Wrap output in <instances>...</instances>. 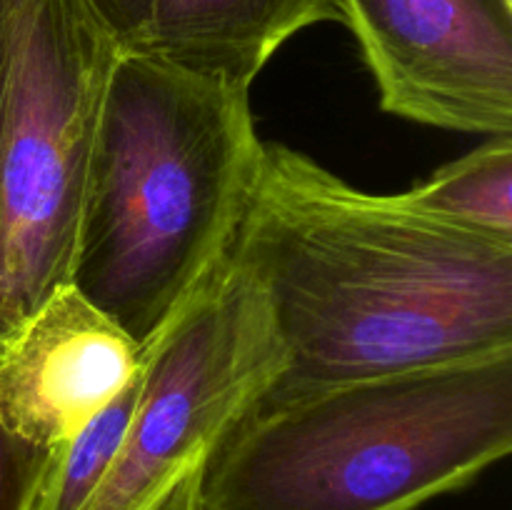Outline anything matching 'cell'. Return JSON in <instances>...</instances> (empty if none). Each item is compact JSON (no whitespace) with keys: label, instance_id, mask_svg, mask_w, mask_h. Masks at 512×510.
<instances>
[{"label":"cell","instance_id":"obj_4","mask_svg":"<svg viewBox=\"0 0 512 510\" xmlns=\"http://www.w3.org/2000/svg\"><path fill=\"white\" fill-rule=\"evenodd\" d=\"M118 50L88 0H8L0 343L70 283L90 148Z\"/></svg>","mask_w":512,"mask_h":510},{"label":"cell","instance_id":"obj_5","mask_svg":"<svg viewBox=\"0 0 512 510\" xmlns=\"http://www.w3.org/2000/svg\"><path fill=\"white\" fill-rule=\"evenodd\" d=\"M283 348L258 285L228 263L145 348L128 435L83 510H158L265 398Z\"/></svg>","mask_w":512,"mask_h":510},{"label":"cell","instance_id":"obj_6","mask_svg":"<svg viewBox=\"0 0 512 510\" xmlns=\"http://www.w3.org/2000/svg\"><path fill=\"white\" fill-rule=\"evenodd\" d=\"M380 105L430 128L512 135V0H340Z\"/></svg>","mask_w":512,"mask_h":510},{"label":"cell","instance_id":"obj_2","mask_svg":"<svg viewBox=\"0 0 512 510\" xmlns=\"http://www.w3.org/2000/svg\"><path fill=\"white\" fill-rule=\"evenodd\" d=\"M260 158L250 88L120 48L90 148L70 285L148 348L228 263Z\"/></svg>","mask_w":512,"mask_h":510},{"label":"cell","instance_id":"obj_7","mask_svg":"<svg viewBox=\"0 0 512 510\" xmlns=\"http://www.w3.org/2000/svg\"><path fill=\"white\" fill-rule=\"evenodd\" d=\"M143 360L145 348L63 285L0 343V418L55 448L123 393Z\"/></svg>","mask_w":512,"mask_h":510},{"label":"cell","instance_id":"obj_12","mask_svg":"<svg viewBox=\"0 0 512 510\" xmlns=\"http://www.w3.org/2000/svg\"><path fill=\"white\" fill-rule=\"evenodd\" d=\"M203 473L205 468L190 473L188 478L160 503L158 510H203V505H200V483H203Z\"/></svg>","mask_w":512,"mask_h":510},{"label":"cell","instance_id":"obj_8","mask_svg":"<svg viewBox=\"0 0 512 510\" xmlns=\"http://www.w3.org/2000/svg\"><path fill=\"white\" fill-rule=\"evenodd\" d=\"M325 20L343 23L340 0H150L130 48L250 88L293 35Z\"/></svg>","mask_w":512,"mask_h":510},{"label":"cell","instance_id":"obj_3","mask_svg":"<svg viewBox=\"0 0 512 510\" xmlns=\"http://www.w3.org/2000/svg\"><path fill=\"white\" fill-rule=\"evenodd\" d=\"M512 450V348L255 405L215 448L203 510H418Z\"/></svg>","mask_w":512,"mask_h":510},{"label":"cell","instance_id":"obj_11","mask_svg":"<svg viewBox=\"0 0 512 510\" xmlns=\"http://www.w3.org/2000/svg\"><path fill=\"white\" fill-rule=\"evenodd\" d=\"M120 48H130L143 35L150 15V0H88Z\"/></svg>","mask_w":512,"mask_h":510},{"label":"cell","instance_id":"obj_9","mask_svg":"<svg viewBox=\"0 0 512 510\" xmlns=\"http://www.w3.org/2000/svg\"><path fill=\"white\" fill-rule=\"evenodd\" d=\"M405 198L448 223L512 238V135L488 138Z\"/></svg>","mask_w":512,"mask_h":510},{"label":"cell","instance_id":"obj_13","mask_svg":"<svg viewBox=\"0 0 512 510\" xmlns=\"http://www.w3.org/2000/svg\"><path fill=\"white\" fill-rule=\"evenodd\" d=\"M5 63H8V0H0V110H3Z\"/></svg>","mask_w":512,"mask_h":510},{"label":"cell","instance_id":"obj_10","mask_svg":"<svg viewBox=\"0 0 512 510\" xmlns=\"http://www.w3.org/2000/svg\"><path fill=\"white\" fill-rule=\"evenodd\" d=\"M50 450L18 435L0 418V510H33Z\"/></svg>","mask_w":512,"mask_h":510},{"label":"cell","instance_id":"obj_1","mask_svg":"<svg viewBox=\"0 0 512 510\" xmlns=\"http://www.w3.org/2000/svg\"><path fill=\"white\" fill-rule=\"evenodd\" d=\"M230 260L283 348L258 405L512 348V238L365 193L288 145L263 143Z\"/></svg>","mask_w":512,"mask_h":510}]
</instances>
